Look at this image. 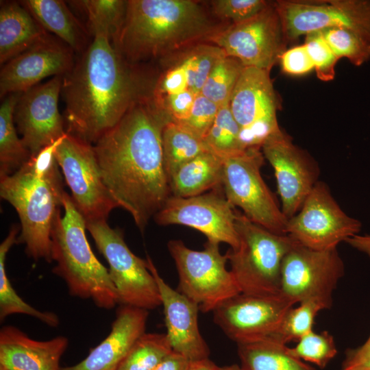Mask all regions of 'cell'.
Masks as SVG:
<instances>
[{
  "mask_svg": "<svg viewBox=\"0 0 370 370\" xmlns=\"http://www.w3.org/2000/svg\"><path fill=\"white\" fill-rule=\"evenodd\" d=\"M244 67L238 59L223 56L212 69L200 93L220 106L229 103Z\"/></svg>",
  "mask_w": 370,
  "mask_h": 370,
  "instance_id": "cell-34",
  "label": "cell"
},
{
  "mask_svg": "<svg viewBox=\"0 0 370 370\" xmlns=\"http://www.w3.org/2000/svg\"><path fill=\"white\" fill-rule=\"evenodd\" d=\"M75 62L74 51L48 33L3 65L0 71V97L24 92L46 77L64 76Z\"/></svg>",
  "mask_w": 370,
  "mask_h": 370,
  "instance_id": "cell-20",
  "label": "cell"
},
{
  "mask_svg": "<svg viewBox=\"0 0 370 370\" xmlns=\"http://www.w3.org/2000/svg\"><path fill=\"white\" fill-rule=\"evenodd\" d=\"M190 362L184 356L172 351L155 370H188Z\"/></svg>",
  "mask_w": 370,
  "mask_h": 370,
  "instance_id": "cell-45",
  "label": "cell"
},
{
  "mask_svg": "<svg viewBox=\"0 0 370 370\" xmlns=\"http://www.w3.org/2000/svg\"><path fill=\"white\" fill-rule=\"evenodd\" d=\"M361 223L348 216L332 196L328 186L319 181L299 212L288 219L286 234L314 250H328L358 234Z\"/></svg>",
  "mask_w": 370,
  "mask_h": 370,
  "instance_id": "cell-13",
  "label": "cell"
},
{
  "mask_svg": "<svg viewBox=\"0 0 370 370\" xmlns=\"http://www.w3.org/2000/svg\"><path fill=\"white\" fill-rule=\"evenodd\" d=\"M341 370H370V336L362 345L345 352Z\"/></svg>",
  "mask_w": 370,
  "mask_h": 370,
  "instance_id": "cell-44",
  "label": "cell"
},
{
  "mask_svg": "<svg viewBox=\"0 0 370 370\" xmlns=\"http://www.w3.org/2000/svg\"><path fill=\"white\" fill-rule=\"evenodd\" d=\"M68 3L85 14L86 27L92 38L104 36L116 46L125 22L127 1L82 0Z\"/></svg>",
  "mask_w": 370,
  "mask_h": 370,
  "instance_id": "cell-28",
  "label": "cell"
},
{
  "mask_svg": "<svg viewBox=\"0 0 370 370\" xmlns=\"http://www.w3.org/2000/svg\"><path fill=\"white\" fill-rule=\"evenodd\" d=\"M164 166L169 178L184 164L210 151L204 140L180 123L169 121L162 131Z\"/></svg>",
  "mask_w": 370,
  "mask_h": 370,
  "instance_id": "cell-31",
  "label": "cell"
},
{
  "mask_svg": "<svg viewBox=\"0 0 370 370\" xmlns=\"http://www.w3.org/2000/svg\"><path fill=\"white\" fill-rule=\"evenodd\" d=\"M217 366L208 358L190 362L188 370H217Z\"/></svg>",
  "mask_w": 370,
  "mask_h": 370,
  "instance_id": "cell-47",
  "label": "cell"
},
{
  "mask_svg": "<svg viewBox=\"0 0 370 370\" xmlns=\"http://www.w3.org/2000/svg\"><path fill=\"white\" fill-rule=\"evenodd\" d=\"M48 33L19 1L1 3V65L27 50Z\"/></svg>",
  "mask_w": 370,
  "mask_h": 370,
  "instance_id": "cell-25",
  "label": "cell"
},
{
  "mask_svg": "<svg viewBox=\"0 0 370 370\" xmlns=\"http://www.w3.org/2000/svg\"><path fill=\"white\" fill-rule=\"evenodd\" d=\"M54 156L86 222L107 220L119 207L102 180L93 145L66 133Z\"/></svg>",
  "mask_w": 370,
  "mask_h": 370,
  "instance_id": "cell-12",
  "label": "cell"
},
{
  "mask_svg": "<svg viewBox=\"0 0 370 370\" xmlns=\"http://www.w3.org/2000/svg\"><path fill=\"white\" fill-rule=\"evenodd\" d=\"M223 159L207 151L182 165L170 178L171 195L190 197L222 186Z\"/></svg>",
  "mask_w": 370,
  "mask_h": 370,
  "instance_id": "cell-26",
  "label": "cell"
},
{
  "mask_svg": "<svg viewBox=\"0 0 370 370\" xmlns=\"http://www.w3.org/2000/svg\"><path fill=\"white\" fill-rule=\"evenodd\" d=\"M345 242L370 257V235L356 234L348 238Z\"/></svg>",
  "mask_w": 370,
  "mask_h": 370,
  "instance_id": "cell-46",
  "label": "cell"
},
{
  "mask_svg": "<svg viewBox=\"0 0 370 370\" xmlns=\"http://www.w3.org/2000/svg\"><path fill=\"white\" fill-rule=\"evenodd\" d=\"M336 56L360 66L370 58V38L349 28L334 27L320 31Z\"/></svg>",
  "mask_w": 370,
  "mask_h": 370,
  "instance_id": "cell-35",
  "label": "cell"
},
{
  "mask_svg": "<svg viewBox=\"0 0 370 370\" xmlns=\"http://www.w3.org/2000/svg\"><path fill=\"white\" fill-rule=\"evenodd\" d=\"M188 77L183 66L179 63L166 71L159 80L153 90L151 101L174 95L188 89Z\"/></svg>",
  "mask_w": 370,
  "mask_h": 370,
  "instance_id": "cell-42",
  "label": "cell"
},
{
  "mask_svg": "<svg viewBox=\"0 0 370 370\" xmlns=\"http://www.w3.org/2000/svg\"><path fill=\"white\" fill-rule=\"evenodd\" d=\"M172 351L166 334L145 332L115 370H155Z\"/></svg>",
  "mask_w": 370,
  "mask_h": 370,
  "instance_id": "cell-32",
  "label": "cell"
},
{
  "mask_svg": "<svg viewBox=\"0 0 370 370\" xmlns=\"http://www.w3.org/2000/svg\"><path fill=\"white\" fill-rule=\"evenodd\" d=\"M64 214L56 215L51 239L53 274L65 283L69 295L90 299L98 308H113L119 297L108 270L98 260L88 243L86 222L71 196L64 193Z\"/></svg>",
  "mask_w": 370,
  "mask_h": 370,
  "instance_id": "cell-5",
  "label": "cell"
},
{
  "mask_svg": "<svg viewBox=\"0 0 370 370\" xmlns=\"http://www.w3.org/2000/svg\"><path fill=\"white\" fill-rule=\"evenodd\" d=\"M168 121L147 99L92 145L109 193L141 232L171 196L162 145Z\"/></svg>",
  "mask_w": 370,
  "mask_h": 370,
  "instance_id": "cell-1",
  "label": "cell"
},
{
  "mask_svg": "<svg viewBox=\"0 0 370 370\" xmlns=\"http://www.w3.org/2000/svg\"><path fill=\"white\" fill-rule=\"evenodd\" d=\"M68 346L64 336L38 341L14 325H5L0 330V366L8 370H61L60 359Z\"/></svg>",
  "mask_w": 370,
  "mask_h": 370,
  "instance_id": "cell-23",
  "label": "cell"
},
{
  "mask_svg": "<svg viewBox=\"0 0 370 370\" xmlns=\"http://www.w3.org/2000/svg\"><path fill=\"white\" fill-rule=\"evenodd\" d=\"M147 310L119 304L108 335L79 362L61 370H115L145 333Z\"/></svg>",
  "mask_w": 370,
  "mask_h": 370,
  "instance_id": "cell-22",
  "label": "cell"
},
{
  "mask_svg": "<svg viewBox=\"0 0 370 370\" xmlns=\"http://www.w3.org/2000/svg\"><path fill=\"white\" fill-rule=\"evenodd\" d=\"M269 73L245 66L230 99V108L246 148L261 147L280 129L276 116L277 99Z\"/></svg>",
  "mask_w": 370,
  "mask_h": 370,
  "instance_id": "cell-14",
  "label": "cell"
},
{
  "mask_svg": "<svg viewBox=\"0 0 370 370\" xmlns=\"http://www.w3.org/2000/svg\"><path fill=\"white\" fill-rule=\"evenodd\" d=\"M323 307L314 301L299 303V306L290 308L284 314L275 334L270 341L286 345L299 341L312 331L314 319Z\"/></svg>",
  "mask_w": 370,
  "mask_h": 370,
  "instance_id": "cell-36",
  "label": "cell"
},
{
  "mask_svg": "<svg viewBox=\"0 0 370 370\" xmlns=\"http://www.w3.org/2000/svg\"><path fill=\"white\" fill-rule=\"evenodd\" d=\"M222 27L195 1L130 0L114 47L135 64L207 42Z\"/></svg>",
  "mask_w": 370,
  "mask_h": 370,
  "instance_id": "cell-3",
  "label": "cell"
},
{
  "mask_svg": "<svg viewBox=\"0 0 370 370\" xmlns=\"http://www.w3.org/2000/svg\"><path fill=\"white\" fill-rule=\"evenodd\" d=\"M0 370H8L7 369L4 368L2 366H0Z\"/></svg>",
  "mask_w": 370,
  "mask_h": 370,
  "instance_id": "cell-49",
  "label": "cell"
},
{
  "mask_svg": "<svg viewBox=\"0 0 370 370\" xmlns=\"http://www.w3.org/2000/svg\"><path fill=\"white\" fill-rule=\"evenodd\" d=\"M20 3L47 32L81 54L90 45V34L82 23L61 0H23Z\"/></svg>",
  "mask_w": 370,
  "mask_h": 370,
  "instance_id": "cell-24",
  "label": "cell"
},
{
  "mask_svg": "<svg viewBox=\"0 0 370 370\" xmlns=\"http://www.w3.org/2000/svg\"><path fill=\"white\" fill-rule=\"evenodd\" d=\"M178 273L177 291L195 302L199 311H213L225 300L241 293L219 244L207 241L204 250H193L180 240L167 245Z\"/></svg>",
  "mask_w": 370,
  "mask_h": 370,
  "instance_id": "cell-7",
  "label": "cell"
},
{
  "mask_svg": "<svg viewBox=\"0 0 370 370\" xmlns=\"http://www.w3.org/2000/svg\"><path fill=\"white\" fill-rule=\"evenodd\" d=\"M102 36L63 76L66 132L94 145L136 103L149 99L148 82Z\"/></svg>",
  "mask_w": 370,
  "mask_h": 370,
  "instance_id": "cell-2",
  "label": "cell"
},
{
  "mask_svg": "<svg viewBox=\"0 0 370 370\" xmlns=\"http://www.w3.org/2000/svg\"><path fill=\"white\" fill-rule=\"evenodd\" d=\"M147 260L159 288L166 334L173 351L190 362L208 358L210 349L198 326V306L166 283L149 257Z\"/></svg>",
  "mask_w": 370,
  "mask_h": 370,
  "instance_id": "cell-21",
  "label": "cell"
},
{
  "mask_svg": "<svg viewBox=\"0 0 370 370\" xmlns=\"http://www.w3.org/2000/svg\"><path fill=\"white\" fill-rule=\"evenodd\" d=\"M207 42L221 48L244 66L270 71L286 50L288 40L273 1L254 17L223 27Z\"/></svg>",
  "mask_w": 370,
  "mask_h": 370,
  "instance_id": "cell-11",
  "label": "cell"
},
{
  "mask_svg": "<svg viewBox=\"0 0 370 370\" xmlns=\"http://www.w3.org/2000/svg\"><path fill=\"white\" fill-rule=\"evenodd\" d=\"M279 60L282 71L289 75H301L314 69L304 44L286 50Z\"/></svg>",
  "mask_w": 370,
  "mask_h": 370,
  "instance_id": "cell-43",
  "label": "cell"
},
{
  "mask_svg": "<svg viewBox=\"0 0 370 370\" xmlns=\"http://www.w3.org/2000/svg\"><path fill=\"white\" fill-rule=\"evenodd\" d=\"M86 230L109 264V275L119 297V304L152 310L161 306L159 288L147 260L127 247L123 232L107 220L86 222Z\"/></svg>",
  "mask_w": 370,
  "mask_h": 370,
  "instance_id": "cell-9",
  "label": "cell"
},
{
  "mask_svg": "<svg viewBox=\"0 0 370 370\" xmlns=\"http://www.w3.org/2000/svg\"><path fill=\"white\" fill-rule=\"evenodd\" d=\"M294 305L281 295L240 293L212 312L215 323L227 337L240 344L271 339L286 312Z\"/></svg>",
  "mask_w": 370,
  "mask_h": 370,
  "instance_id": "cell-17",
  "label": "cell"
},
{
  "mask_svg": "<svg viewBox=\"0 0 370 370\" xmlns=\"http://www.w3.org/2000/svg\"><path fill=\"white\" fill-rule=\"evenodd\" d=\"M264 159L260 147H247L223 159L224 194L254 223L273 233L286 234L288 219L260 173Z\"/></svg>",
  "mask_w": 370,
  "mask_h": 370,
  "instance_id": "cell-8",
  "label": "cell"
},
{
  "mask_svg": "<svg viewBox=\"0 0 370 370\" xmlns=\"http://www.w3.org/2000/svg\"><path fill=\"white\" fill-rule=\"evenodd\" d=\"M22 93L5 96L0 106V177L15 173L31 157L14 125V108Z\"/></svg>",
  "mask_w": 370,
  "mask_h": 370,
  "instance_id": "cell-30",
  "label": "cell"
},
{
  "mask_svg": "<svg viewBox=\"0 0 370 370\" xmlns=\"http://www.w3.org/2000/svg\"><path fill=\"white\" fill-rule=\"evenodd\" d=\"M238 245L225 255L241 293L260 296L280 295L282 260L296 241L273 233L236 211Z\"/></svg>",
  "mask_w": 370,
  "mask_h": 370,
  "instance_id": "cell-6",
  "label": "cell"
},
{
  "mask_svg": "<svg viewBox=\"0 0 370 370\" xmlns=\"http://www.w3.org/2000/svg\"><path fill=\"white\" fill-rule=\"evenodd\" d=\"M304 45L314 64L317 77L329 82L335 77V66L338 58L334 53L320 31L306 35Z\"/></svg>",
  "mask_w": 370,
  "mask_h": 370,
  "instance_id": "cell-39",
  "label": "cell"
},
{
  "mask_svg": "<svg viewBox=\"0 0 370 370\" xmlns=\"http://www.w3.org/2000/svg\"><path fill=\"white\" fill-rule=\"evenodd\" d=\"M65 135L31 156L15 173L0 177L1 197L20 219L16 243L24 244L25 253L34 260L51 262V231L65 192L54 151Z\"/></svg>",
  "mask_w": 370,
  "mask_h": 370,
  "instance_id": "cell-4",
  "label": "cell"
},
{
  "mask_svg": "<svg viewBox=\"0 0 370 370\" xmlns=\"http://www.w3.org/2000/svg\"><path fill=\"white\" fill-rule=\"evenodd\" d=\"M274 5L288 42L334 27L349 28L370 38V0H280Z\"/></svg>",
  "mask_w": 370,
  "mask_h": 370,
  "instance_id": "cell-15",
  "label": "cell"
},
{
  "mask_svg": "<svg viewBox=\"0 0 370 370\" xmlns=\"http://www.w3.org/2000/svg\"><path fill=\"white\" fill-rule=\"evenodd\" d=\"M225 55L214 45L200 43L193 46L180 62L186 73L188 88L199 94L212 69Z\"/></svg>",
  "mask_w": 370,
  "mask_h": 370,
  "instance_id": "cell-37",
  "label": "cell"
},
{
  "mask_svg": "<svg viewBox=\"0 0 370 370\" xmlns=\"http://www.w3.org/2000/svg\"><path fill=\"white\" fill-rule=\"evenodd\" d=\"M21 227L13 225L8 236L0 245V319L3 321L12 314L31 316L47 325L56 328L60 324L58 316L49 311H40L28 304L16 293L5 270V258L11 247L16 243Z\"/></svg>",
  "mask_w": 370,
  "mask_h": 370,
  "instance_id": "cell-29",
  "label": "cell"
},
{
  "mask_svg": "<svg viewBox=\"0 0 370 370\" xmlns=\"http://www.w3.org/2000/svg\"><path fill=\"white\" fill-rule=\"evenodd\" d=\"M63 76L58 75L23 92L14 108V120L31 156L64 136V121L58 110Z\"/></svg>",
  "mask_w": 370,
  "mask_h": 370,
  "instance_id": "cell-19",
  "label": "cell"
},
{
  "mask_svg": "<svg viewBox=\"0 0 370 370\" xmlns=\"http://www.w3.org/2000/svg\"><path fill=\"white\" fill-rule=\"evenodd\" d=\"M261 150L273 169L281 208L288 219L299 212L319 182L318 164L281 129L265 140Z\"/></svg>",
  "mask_w": 370,
  "mask_h": 370,
  "instance_id": "cell-18",
  "label": "cell"
},
{
  "mask_svg": "<svg viewBox=\"0 0 370 370\" xmlns=\"http://www.w3.org/2000/svg\"><path fill=\"white\" fill-rule=\"evenodd\" d=\"M220 107L199 93L196 96L188 118L178 123L204 140L213 124Z\"/></svg>",
  "mask_w": 370,
  "mask_h": 370,
  "instance_id": "cell-41",
  "label": "cell"
},
{
  "mask_svg": "<svg viewBox=\"0 0 370 370\" xmlns=\"http://www.w3.org/2000/svg\"><path fill=\"white\" fill-rule=\"evenodd\" d=\"M217 370H243L241 366L239 367L237 365H233L230 366L225 367H218Z\"/></svg>",
  "mask_w": 370,
  "mask_h": 370,
  "instance_id": "cell-48",
  "label": "cell"
},
{
  "mask_svg": "<svg viewBox=\"0 0 370 370\" xmlns=\"http://www.w3.org/2000/svg\"><path fill=\"white\" fill-rule=\"evenodd\" d=\"M237 345L243 370H316L292 356L286 345L270 340Z\"/></svg>",
  "mask_w": 370,
  "mask_h": 370,
  "instance_id": "cell-27",
  "label": "cell"
},
{
  "mask_svg": "<svg viewBox=\"0 0 370 370\" xmlns=\"http://www.w3.org/2000/svg\"><path fill=\"white\" fill-rule=\"evenodd\" d=\"M236 209L225 196L214 191L190 197L171 195L155 215L158 224L182 225L201 232L207 241L238 245L236 229Z\"/></svg>",
  "mask_w": 370,
  "mask_h": 370,
  "instance_id": "cell-16",
  "label": "cell"
},
{
  "mask_svg": "<svg viewBox=\"0 0 370 370\" xmlns=\"http://www.w3.org/2000/svg\"><path fill=\"white\" fill-rule=\"evenodd\" d=\"M344 273L337 248L314 250L296 241L282 262L280 295L294 304L314 301L328 309Z\"/></svg>",
  "mask_w": 370,
  "mask_h": 370,
  "instance_id": "cell-10",
  "label": "cell"
},
{
  "mask_svg": "<svg viewBox=\"0 0 370 370\" xmlns=\"http://www.w3.org/2000/svg\"><path fill=\"white\" fill-rule=\"evenodd\" d=\"M271 3L264 0H214L210 3L213 12L218 17L236 24L257 15Z\"/></svg>",
  "mask_w": 370,
  "mask_h": 370,
  "instance_id": "cell-40",
  "label": "cell"
},
{
  "mask_svg": "<svg viewBox=\"0 0 370 370\" xmlns=\"http://www.w3.org/2000/svg\"><path fill=\"white\" fill-rule=\"evenodd\" d=\"M294 357L324 369L335 357L337 349L333 336L327 331L313 330L301 337L293 348H288Z\"/></svg>",
  "mask_w": 370,
  "mask_h": 370,
  "instance_id": "cell-38",
  "label": "cell"
},
{
  "mask_svg": "<svg viewBox=\"0 0 370 370\" xmlns=\"http://www.w3.org/2000/svg\"><path fill=\"white\" fill-rule=\"evenodd\" d=\"M204 141L210 152L223 159L246 149L241 142L240 127L232 114L229 103L220 107Z\"/></svg>",
  "mask_w": 370,
  "mask_h": 370,
  "instance_id": "cell-33",
  "label": "cell"
}]
</instances>
